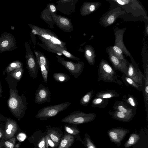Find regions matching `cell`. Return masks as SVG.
Wrapping results in <instances>:
<instances>
[{"label":"cell","mask_w":148,"mask_h":148,"mask_svg":"<svg viewBox=\"0 0 148 148\" xmlns=\"http://www.w3.org/2000/svg\"><path fill=\"white\" fill-rule=\"evenodd\" d=\"M98 82L101 81L107 82H114L122 85L123 83L119 79L116 72L107 63L103 62L100 64L97 72Z\"/></svg>","instance_id":"obj_2"},{"label":"cell","mask_w":148,"mask_h":148,"mask_svg":"<svg viewBox=\"0 0 148 148\" xmlns=\"http://www.w3.org/2000/svg\"><path fill=\"white\" fill-rule=\"evenodd\" d=\"M45 139L46 146L47 148H48L49 146L52 147L56 146L55 143L51 140L48 134L45 136Z\"/></svg>","instance_id":"obj_28"},{"label":"cell","mask_w":148,"mask_h":148,"mask_svg":"<svg viewBox=\"0 0 148 148\" xmlns=\"http://www.w3.org/2000/svg\"><path fill=\"white\" fill-rule=\"evenodd\" d=\"M121 101L127 103L132 108L136 109L138 103L134 96L129 94L124 95L123 96Z\"/></svg>","instance_id":"obj_20"},{"label":"cell","mask_w":148,"mask_h":148,"mask_svg":"<svg viewBox=\"0 0 148 148\" xmlns=\"http://www.w3.org/2000/svg\"><path fill=\"white\" fill-rule=\"evenodd\" d=\"M86 53L87 55L89 56H92V53L89 50H86Z\"/></svg>","instance_id":"obj_39"},{"label":"cell","mask_w":148,"mask_h":148,"mask_svg":"<svg viewBox=\"0 0 148 148\" xmlns=\"http://www.w3.org/2000/svg\"><path fill=\"white\" fill-rule=\"evenodd\" d=\"M113 49L114 51L117 54H122V51L118 47L116 46H114L113 47Z\"/></svg>","instance_id":"obj_33"},{"label":"cell","mask_w":148,"mask_h":148,"mask_svg":"<svg viewBox=\"0 0 148 148\" xmlns=\"http://www.w3.org/2000/svg\"><path fill=\"white\" fill-rule=\"evenodd\" d=\"M129 132V131L126 129L115 128L108 131V133L112 142L119 144L121 143L125 136Z\"/></svg>","instance_id":"obj_12"},{"label":"cell","mask_w":148,"mask_h":148,"mask_svg":"<svg viewBox=\"0 0 148 148\" xmlns=\"http://www.w3.org/2000/svg\"><path fill=\"white\" fill-rule=\"evenodd\" d=\"M28 25L32 29V32L33 34L40 36L43 39L47 40V41L48 42H49V43L54 45H58L62 48H64L63 43L54 35H53L52 33L49 32L45 30L37 27L35 26L30 24H28Z\"/></svg>","instance_id":"obj_7"},{"label":"cell","mask_w":148,"mask_h":148,"mask_svg":"<svg viewBox=\"0 0 148 148\" xmlns=\"http://www.w3.org/2000/svg\"><path fill=\"white\" fill-rule=\"evenodd\" d=\"M10 88V96L7 101L8 106L12 114L19 120L25 114L27 103L24 95H20L16 89Z\"/></svg>","instance_id":"obj_1"},{"label":"cell","mask_w":148,"mask_h":148,"mask_svg":"<svg viewBox=\"0 0 148 148\" xmlns=\"http://www.w3.org/2000/svg\"><path fill=\"white\" fill-rule=\"evenodd\" d=\"M119 95V94L114 90H109L106 91H101L97 92L96 94L95 97L107 99L118 97Z\"/></svg>","instance_id":"obj_16"},{"label":"cell","mask_w":148,"mask_h":148,"mask_svg":"<svg viewBox=\"0 0 148 148\" xmlns=\"http://www.w3.org/2000/svg\"><path fill=\"white\" fill-rule=\"evenodd\" d=\"M95 113H86L83 112L75 111L61 120L62 123H66L73 124H79L90 122L96 117Z\"/></svg>","instance_id":"obj_4"},{"label":"cell","mask_w":148,"mask_h":148,"mask_svg":"<svg viewBox=\"0 0 148 148\" xmlns=\"http://www.w3.org/2000/svg\"><path fill=\"white\" fill-rule=\"evenodd\" d=\"M0 79V98L2 96V93L3 92L2 87L1 86V82Z\"/></svg>","instance_id":"obj_38"},{"label":"cell","mask_w":148,"mask_h":148,"mask_svg":"<svg viewBox=\"0 0 148 148\" xmlns=\"http://www.w3.org/2000/svg\"><path fill=\"white\" fill-rule=\"evenodd\" d=\"M64 128L67 132L73 135H77L80 132L79 130L76 128L71 127L68 125H65Z\"/></svg>","instance_id":"obj_27"},{"label":"cell","mask_w":148,"mask_h":148,"mask_svg":"<svg viewBox=\"0 0 148 148\" xmlns=\"http://www.w3.org/2000/svg\"><path fill=\"white\" fill-rule=\"evenodd\" d=\"M109 103L107 99L95 97L92 101L91 104L92 107L94 108H103L106 107Z\"/></svg>","instance_id":"obj_17"},{"label":"cell","mask_w":148,"mask_h":148,"mask_svg":"<svg viewBox=\"0 0 148 148\" xmlns=\"http://www.w3.org/2000/svg\"><path fill=\"white\" fill-rule=\"evenodd\" d=\"M116 1L119 4H120L121 5H123L125 3L124 2H123L122 1L117 0Z\"/></svg>","instance_id":"obj_40"},{"label":"cell","mask_w":148,"mask_h":148,"mask_svg":"<svg viewBox=\"0 0 148 148\" xmlns=\"http://www.w3.org/2000/svg\"><path fill=\"white\" fill-rule=\"evenodd\" d=\"M140 139V136L138 134H132L130 135L129 139L124 145L125 148H128L136 144Z\"/></svg>","instance_id":"obj_23"},{"label":"cell","mask_w":148,"mask_h":148,"mask_svg":"<svg viewBox=\"0 0 148 148\" xmlns=\"http://www.w3.org/2000/svg\"><path fill=\"white\" fill-rule=\"evenodd\" d=\"M17 138L20 142H22L26 138V135L23 133H20L18 135Z\"/></svg>","instance_id":"obj_32"},{"label":"cell","mask_w":148,"mask_h":148,"mask_svg":"<svg viewBox=\"0 0 148 148\" xmlns=\"http://www.w3.org/2000/svg\"><path fill=\"white\" fill-rule=\"evenodd\" d=\"M25 46L26 51L25 58L27 67L30 76L33 79H35L37 77L40 68L27 42H25Z\"/></svg>","instance_id":"obj_5"},{"label":"cell","mask_w":148,"mask_h":148,"mask_svg":"<svg viewBox=\"0 0 148 148\" xmlns=\"http://www.w3.org/2000/svg\"><path fill=\"white\" fill-rule=\"evenodd\" d=\"M4 118V116L2 114H0V120Z\"/></svg>","instance_id":"obj_41"},{"label":"cell","mask_w":148,"mask_h":148,"mask_svg":"<svg viewBox=\"0 0 148 148\" xmlns=\"http://www.w3.org/2000/svg\"><path fill=\"white\" fill-rule=\"evenodd\" d=\"M51 93L48 87L40 84L36 91L34 102L38 104H42L51 101Z\"/></svg>","instance_id":"obj_10"},{"label":"cell","mask_w":148,"mask_h":148,"mask_svg":"<svg viewBox=\"0 0 148 148\" xmlns=\"http://www.w3.org/2000/svg\"><path fill=\"white\" fill-rule=\"evenodd\" d=\"M53 77L56 81L60 83L66 82L70 79V77L68 75L63 73H54Z\"/></svg>","instance_id":"obj_21"},{"label":"cell","mask_w":148,"mask_h":148,"mask_svg":"<svg viewBox=\"0 0 148 148\" xmlns=\"http://www.w3.org/2000/svg\"><path fill=\"white\" fill-rule=\"evenodd\" d=\"M59 22L61 24L64 26H68L70 24V22L68 19L63 17L60 18Z\"/></svg>","instance_id":"obj_30"},{"label":"cell","mask_w":148,"mask_h":148,"mask_svg":"<svg viewBox=\"0 0 148 148\" xmlns=\"http://www.w3.org/2000/svg\"><path fill=\"white\" fill-rule=\"evenodd\" d=\"M108 113L113 119L124 122H128L131 121L135 115L124 113L115 110H110Z\"/></svg>","instance_id":"obj_14"},{"label":"cell","mask_w":148,"mask_h":148,"mask_svg":"<svg viewBox=\"0 0 148 148\" xmlns=\"http://www.w3.org/2000/svg\"><path fill=\"white\" fill-rule=\"evenodd\" d=\"M71 104V103L67 102L47 106L40 109L36 114V117L41 119H47L56 116L61 112L66 109Z\"/></svg>","instance_id":"obj_3"},{"label":"cell","mask_w":148,"mask_h":148,"mask_svg":"<svg viewBox=\"0 0 148 148\" xmlns=\"http://www.w3.org/2000/svg\"><path fill=\"white\" fill-rule=\"evenodd\" d=\"M22 67H23V64L20 61H13L8 64L3 71V74L5 75L6 73H9L16 69Z\"/></svg>","instance_id":"obj_18"},{"label":"cell","mask_w":148,"mask_h":148,"mask_svg":"<svg viewBox=\"0 0 148 148\" xmlns=\"http://www.w3.org/2000/svg\"><path fill=\"white\" fill-rule=\"evenodd\" d=\"M128 104L122 101H116L113 105L114 110L130 114H135L136 109L129 107Z\"/></svg>","instance_id":"obj_13"},{"label":"cell","mask_w":148,"mask_h":148,"mask_svg":"<svg viewBox=\"0 0 148 148\" xmlns=\"http://www.w3.org/2000/svg\"><path fill=\"white\" fill-rule=\"evenodd\" d=\"M38 147L39 148H47L45 145V137H42L39 141Z\"/></svg>","instance_id":"obj_31"},{"label":"cell","mask_w":148,"mask_h":148,"mask_svg":"<svg viewBox=\"0 0 148 148\" xmlns=\"http://www.w3.org/2000/svg\"><path fill=\"white\" fill-rule=\"evenodd\" d=\"M122 79L123 82L126 86H131L138 90L143 91L144 88L136 83L132 79L126 75L123 74Z\"/></svg>","instance_id":"obj_19"},{"label":"cell","mask_w":148,"mask_h":148,"mask_svg":"<svg viewBox=\"0 0 148 148\" xmlns=\"http://www.w3.org/2000/svg\"><path fill=\"white\" fill-rule=\"evenodd\" d=\"M17 44L14 36L10 32H3L0 36V53L16 49Z\"/></svg>","instance_id":"obj_6"},{"label":"cell","mask_w":148,"mask_h":148,"mask_svg":"<svg viewBox=\"0 0 148 148\" xmlns=\"http://www.w3.org/2000/svg\"><path fill=\"white\" fill-rule=\"evenodd\" d=\"M114 19V17L113 16H109L108 19L107 21L109 24H111L112 23Z\"/></svg>","instance_id":"obj_34"},{"label":"cell","mask_w":148,"mask_h":148,"mask_svg":"<svg viewBox=\"0 0 148 148\" xmlns=\"http://www.w3.org/2000/svg\"><path fill=\"white\" fill-rule=\"evenodd\" d=\"M36 59L40 69L43 82L46 84L47 83L49 71V63L45 56L42 53L34 50Z\"/></svg>","instance_id":"obj_11"},{"label":"cell","mask_w":148,"mask_h":148,"mask_svg":"<svg viewBox=\"0 0 148 148\" xmlns=\"http://www.w3.org/2000/svg\"><path fill=\"white\" fill-rule=\"evenodd\" d=\"M95 9V7L93 5H91L90 7V10L91 12H93Z\"/></svg>","instance_id":"obj_37"},{"label":"cell","mask_w":148,"mask_h":148,"mask_svg":"<svg viewBox=\"0 0 148 148\" xmlns=\"http://www.w3.org/2000/svg\"><path fill=\"white\" fill-rule=\"evenodd\" d=\"M2 135V133L1 132H0V138L1 137Z\"/></svg>","instance_id":"obj_42"},{"label":"cell","mask_w":148,"mask_h":148,"mask_svg":"<svg viewBox=\"0 0 148 148\" xmlns=\"http://www.w3.org/2000/svg\"><path fill=\"white\" fill-rule=\"evenodd\" d=\"M126 75L144 89L145 78L137 66H134L130 64L128 67Z\"/></svg>","instance_id":"obj_9"},{"label":"cell","mask_w":148,"mask_h":148,"mask_svg":"<svg viewBox=\"0 0 148 148\" xmlns=\"http://www.w3.org/2000/svg\"><path fill=\"white\" fill-rule=\"evenodd\" d=\"M50 9L53 12H54L56 11V9L55 6L53 5H51L50 6Z\"/></svg>","instance_id":"obj_36"},{"label":"cell","mask_w":148,"mask_h":148,"mask_svg":"<svg viewBox=\"0 0 148 148\" xmlns=\"http://www.w3.org/2000/svg\"><path fill=\"white\" fill-rule=\"evenodd\" d=\"M58 62L63 66L75 78H78L82 73L84 69L82 62L74 63L71 61L65 60L62 57H57Z\"/></svg>","instance_id":"obj_8"},{"label":"cell","mask_w":148,"mask_h":148,"mask_svg":"<svg viewBox=\"0 0 148 148\" xmlns=\"http://www.w3.org/2000/svg\"><path fill=\"white\" fill-rule=\"evenodd\" d=\"M86 141L87 148H96L91 140L87 136L86 137Z\"/></svg>","instance_id":"obj_29"},{"label":"cell","mask_w":148,"mask_h":148,"mask_svg":"<svg viewBox=\"0 0 148 148\" xmlns=\"http://www.w3.org/2000/svg\"><path fill=\"white\" fill-rule=\"evenodd\" d=\"M24 71V69L22 67L16 69L9 73L12 77L19 81L22 78Z\"/></svg>","instance_id":"obj_25"},{"label":"cell","mask_w":148,"mask_h":148,"mask_svg":"<svg viewBox=\"0 0 148 148\" xmlns=\"http://www.w3.org/2000/svg\"><path fill=\"white\" fill-rule=\"evenodd\" d=\"M5 144L6 146L9 148H13L14 147V145L9 141H6L5 142Z\"/></svg>","instance_id":"obj_35"},{"label":"cell","mask_w":148,"mask_h":148,"mask_svg":"<svg viewBox=\"0 0 148 148\" xmlns=\"http://www.w3.org/2000/svg\"><path fill=\"white\" fill-rule=\"evenodd\" d=\"M48 135L55 143L56 146H58L60 141V134L57 131L52 130L49 132Z\"/></svg>","instance_id":"obj_24"},{"label":"cell","mask_w":148,"mask_h":148,"mask_svg":"<svg viewBox=\"0 0 148 148\" xmlns=\"http://www.w3.org/2000/svg\"><path fill=\"white\" fill-rule=\"evenodd\" d=\"M74 139L73 135L67 134H65L58 148H69L73 143Z\"/></svg>","instance_id":"obj_15"},{"label":"cell","mask_w":148,"mask_h":148,"mask_svg":"<svg viewBox=\"0 0 148 148\" xmlns=\"http://www.w3.org/2000/svg\"><path fill=\"white\" fill-rule=\"evenodd\" d=\"M56 51H57L60 53H62L64 56L70 59L75 60H79V59L71 55L70 53L65 50L64 49L62 48L61 47H58L56 48Z\"/></svg>","instance_id":"obj_26"},{"label":"cell","mask_w":148,"mask_h":148,"mask_svg":"<svg viewBox=\"0 0 148 148\" xmlns=\"http://www.w3.org/2000/svg\"><path fill=\"white\" fill-rule=\"evenodd\" d=\"M94 92V91L92 89L82 97L80 100V104L82 106H86L90 103Z\"/></svg>","instance_id":"obj_22"}]
</instances>
